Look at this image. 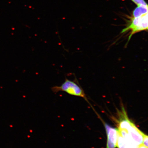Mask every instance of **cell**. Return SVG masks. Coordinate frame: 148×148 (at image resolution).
Instances as JSON below:
<instances>
[{
  "label": "cell",
  "mask_w": 148,
  "mask_h": 148,
  "mask_svg": "<svg viewBox=\"0 0 148 148\" xmlns=\"http://www.w3.org/2000/svg\"><path fill=\"white\" fill-rule=\"evenodd\" d=\"M133 2H134L136 5H147V3L144 0H131Z\"/></svg>",
  "instance_id": "52a82bcc"
},
{
  "label": "cell",
  "mask_w": 148,
  "mask_h": 148,
  "mask_svg": "<svg viewBox=\"0 0 148 148\" xmlns=\"http://www.w3.org/2000/svg\"><path fill=\"white\" fill-rule=\"evenodd\" d=\"M147 5H138L133 12V17H137L148 14Z\"/></svg>",
  "instance_id": "5b68a950"
},
{
  "label": "cell",
  "mask_w": 148,
  "mask_h": 148,
  "mask_svg": "<svg viewBox=\"0 0 148 148\" xmlns=\"http://www.w3.org/2000/svg\"><path fill=\"white\" fill-rule=\"evenodd\" d=\"M136 148H148L144 146L143 144H140L137 146Z\"/></svg>",
  "instance_id": "9c48e42d"
},
{
  "label": "cell",
  "mask_w": 148,
  "mask_h": 148,
  "mask_svg": "<svg viewBox=\"0 0 148 148\" xmlns=\"http://www.w3.org/2000/svg\"><path fill=\"white\" fill-rule=\"evenodd\" d=\"M148 138L147 135L144 134L143 136L142 144L147 148H148Z\"/></svg>",
  "instance_id": "ba28073f"
},
{
  "label": "cell",
  "mask_w": 148,
  "mask_h": 148,
  "mask_svg": "<svg viewBox=\"0 0 148 148\" xmlns=\"http://www.w3.org/2000/svg\"><path fill=\"white\" fill-rule=\"evenodd\" d=\"M117 147L118 148H130L128 143L125 139L118 133V132Z\"/></svg>",
  "instance_id": "8992f818"
},
{
  "label": "cell",
  "mask_w": 148,
  "mask_h": 148,
  "mask_svg": "<svg viewBox=\"0 0 148 148\" xmlns=\"http://www.w3.org/2000/svg\"><path fill=\"white\" fill-rule=\"evenodd\" d=\"M105 126L107 137L106 148H116L117 147L118 129L111 127L106 123L105 124Z\"/></svg>",
  "instance_id": "3957f363"
},
{
  "label": "cell",
  "mask_w": 148,
  "mask_h": 148,
  "mask_svg": "<svg viewBox=\"0 0 148 148\" xmlns=\"http://www.w3.org/2000/svg\"><path fill=\"white\" fill-rule=\"evenodd\" d=\"M126 131L135 146L137 147L142 144L144 134L134 123L132 124L128 130Z\"/></svg>",
  "instance_id": "277c9868"
},
{
  "label": "cell",
  "mask_w": 148,
  "mask_h": 148,
  "mask_svg": "<svg viewBox=\"0 0 148 148\" xmlns=\"http://www.w3.org/2000/svg\"><path fill=\"white\" fill-rule=\"evenodd\" d=\"M52 91L55 94L62 91L66 92L69 95L76 96L86 99L84 90L75 81L65 78L64 82L60 86H55L51 88Z\"/></svg>",
  "instance_id": "7a4b0ae2"
},
{
  "label": "cell",
  "mask_w": 148,
  "mask_h": 148,
  "mask_svg": "<svg viewBox=\"0 0 148 148\" xmlns=\"http://www.w3.org/2000/svg\"><path fill=\"white\" fill-rule=\"evenodd\" d=\"M148 14L137 17L131 18L127 27L122 30L121 33L129 32L128 41L131 39L133 35L143 31L148 30Z\"/></svg>",
  "instance_id": "6da1fadb"
}]
</instances>
